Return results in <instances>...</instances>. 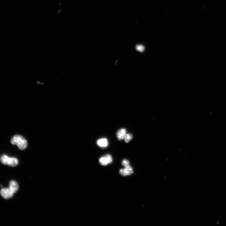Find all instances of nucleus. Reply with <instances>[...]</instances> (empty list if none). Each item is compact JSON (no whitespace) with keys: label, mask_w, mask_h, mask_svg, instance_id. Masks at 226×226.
Here are the masks:
<instances>
[{"label":"nucleus","mask_w":226,"mask_h":226,"mask_svg":"<svg viewBox=\"0 0 226 226\" xmlns=\"http://www.w3.org/2000/svg\"><path fill=\"white\" fill-rule=\"evenodd\" d=\"M145 47L142 45H138L136 47V49L138 51L142 53L145 50Z\"/></svg>","instance_id":"9d476101"},{"label":"nucleus","mask_w":226,"mask_h":226,"mask_svg":"<svg viewBox=\"0 0 226 226\" xmlns=\"http://www.w3.org/2000/svg\"><path fill=\"white\" fill-rule=\"evenodd\" d=\"M11 142L12 144L17 145L19 148L22 150L25 149L27 146L26 140L20 135H15L12 138Z\"/></svg>","instance_id":"f257e3e1"},{"label":"nucleus","mask_w":226,"mask_h":226,"mask_svg":"<svg viewBox=\"0 0 226 226\" xmlns=\"http://www.w3.org/2000/svg\"><path fill=\"white\" fill-rule=\"evenodd\" d=\"M106 157L109 164H110L113 162V159L112 156L109 154L105 156Z\"/></svg>","instance_id":"9b49d317"},{"label":"nucleus","mask_w":226,"mask_h":226,"mask_svg":"<svg viewBox=\"0 0 226 226\" xmlns=\"http://www.w3.org/2000/svg\"><path fill=\"white\" fill-rule=\"evenodd\" d=\"M0 194L4 199H8L13 197L14 193L8 188L2 189L0 191Z\"/></svg>","instance_id":"7ed1b4c3"},{"label":"nucleus","mask_w":226,"mask_h":226,"mask_svg":"<svg viewBox=\"0 0 226 226\" xmlns=\"http://www.w3.org/2000/svg\"><path fill=\"white\" fill-rule=\"evenodd\" d=\"M126 130L125 128H121L116 133V136L119 140H122L124 139L126 135Z\"/></svg>","instance_id":"20e7f679"},{"label":"nucleus","mask_w":226,"mask_h":226,"mask_svg":"<svg viewBox=\"0 0 226 226\" xmlns=\"http://www.w3.org/2000/svg\"><path fill=\"white\" fill-rule=\"evenodd\" d=\"M126 171L127 175H130L133 173V170L132 168L130 166L125 167L124 168Z\"/></svg>","instance_id":"6e6552de"},{"label":"nucleus","mask_w":226,"mask_h":226,"mask_svg":"<svg viewBox=\"0 0 226 226\" xmlns=\"http://www.w3.org/2000/svg\"><path fill=\"white\" fill-rule=\"evenodd\" d=\"M2 164L12 167L17 166L18 163V160L16 158L9 157L6 155H3L0 159Z\"/></svg>","instance_id":"f03ea898"},{"label":"nucleus","mask_w":226,"mask_h":226,"mask_svg":"<svg viewBox=\"0 0 226 226\" xmlns=\"http://www.w3.org/2000/svg\"><path fill=\"white\" fill-rule=\"evenodd\" d=\"M122 164L123 166L126 167L129 166V162L127 160L124 159L123 161Z\"/></svg>","instance_id":"ddd939ff"},{"label":"nucleus","mask_w":226,"mask_h":226,"mask_svg":"<svg viewBox=\"0 0 226 226\" xmlns=\"http://www.w3.org/2000/svg\"><path fill=\"white\" fill-rule=\"evenodd\" d=\"M98 145L102 148H105L108 146V142L106 138H103L99 140L97 142Z\"/></svg>","instance_id":"423d86ee"},{"label":"nucleus","mask_w":226,"mask_h":226,"mask_svg":"<svg viewBox=\"0 0 226 226\" xmlns=\"http://www.w3.org/2000/svg\"><path fill=\"white\" fill-rule=\"evenodd\" d=\"M10 189L14 193L17 192L18 190L19 187L18 184L14 180H12L9 184Z\"/></svg>","instance_id":"39448f33"},{"label":"nucleus","mask_w":226,"mask_h":226,"mask_svg":"<svg viewBox=\"0 0 226 226\" xmlns=\"http://www.w3.org/2000/svg\"><path fill=\"white\" fill-rule=\"evenodd\" d=\"M119 173L123 176H126L127 175L125 169H121L119 171Z\"/></svg>","instance_id":"f8f14e48"},{"label":"nucleus","mask_w":226,"mask_h":226,"mask_svg":"<svg viewBox=\"0 0 226 226\" xmlns=\"http://www.w3.org/2000/svg\"><path fill=\"white\" fill-rule=\"evenodd\" d=\"M99 161L100 164L103 166H107L109 164L108 161L105 156L100 158Z\"/></svg>","instance_id":"0eeeda50"},{"label":"nucleus","mask_w":226,"mask_h":226,"mask_svg":"<svg viewBox=\"0 0 226 226\" xmlns=\"http://www.w3.org/2000/svg\"><path fill=\"white\" fill-rule=\"evenodd\" d=\"M132 134L130 133L126 134L124 138L125 142L128 143L132 140Z\"/></svg>","instance_id":"1a4fd4ad"}]
</instances>
